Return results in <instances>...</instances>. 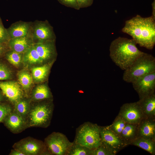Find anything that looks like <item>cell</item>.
Segmentation results:
<instances>
[{"mask_svg":"<svg viewBox=\"0 0 155 155\" xmlns=\"http://www.w3.org/2000/svg\"><path fill=\"white\" fill-rule=\"evenodd\" d=\"M22 99V98L14 103L13 110L26 119L29 111L31 105L27 100Z\"/></svg>","mask_w":155,"mask_h":155,"instance_id":"obj_18","label":"cell"},{"mask_svg":"<svg viewBox=\"0 0 155 155\" xmlns=\"http://www.w3.org/2000/svg\"><path fill=\"white\" fill-rule=\"evenodd\" d=\"M54 107L50 103L42 102L31 105L26 119L27 128L47 127L52 118Z\"/></svg>","mask_w":155,"mask_h":155,"instance_id":"obj_4","label":"cell"},{"mask_svg":"<svg viewBox=\"0 0 155 155\" xmlns=\"http://www.w3.org/2000/svg\"><path fill=\"white\" fill-rule=\"evenodd\" d=\"M34 47L42 61L49 58L52 54V49L49 44L40 42Z\"/></svg>","mask_w":155,"mask_h":155,"instance_id":"obj_21","label":"cell"},{"mask_svg":"<svg viewBox=\"0 0 155 155\" xmlns=\"http://www.w3.org/2000/svg\"><path fill=\"white\" fill-rule=\"evenodd\" d=\"M155 71V58L152 55L144 52L128 68L124 70L123 78L132 83L138 78Z\"/></svg>","mask_w":155,"mask_h":155,"instance_id":"obj_3","label":"cell"},{"mask_svg":"<svg viewBox=\"0 0 155 155\" xmlns=\"http://www.w3.org/2000/svg\"><path fill=\"white\" fill-rule=\"evenodd\" d=\"M10 155H25L24 154L21 152L20 151L14 149L11 150V152L9 154Z\"/></svg>","mask_w":155,"mask_h":155,"instance_id":"obj_34","label":"cell"},{"mask_svg":"<svg viewBox=\"0 0 155 155\" xmlns=\"http://www.w3.org/2000/svg\"><path fill=\"white\" fill-rule=\"evenodd\" d=\"M12 147L25 155H51L44 142L30 137L15 143Z\"/></svg>","mask_w":155,"mask_h":155,"instance_id":"obj_6","label":"cell"},{"mask_svg":"<svg viewBox=\"0 0 155 155\" xmlns=\"http://www.w3.org/2000/svg\"><path fill=\"white\" fill-rule=\"evenodd\" d=\"M28 25L26 23H22L16 24L12 27L9 30V34L13 38L26 36L28 29Z\"/></svg>","mask_w":155,"mask_h":155,"instance_id":"obj_20","label":"cell"},{"mask_svg":"<svg viewBox=\"0 0 155 155\" xmlns=\"http://www.w3.org/2000/svg\"><path fill=\"white\" fill-rule=\"evenodd\" d=\"M116 154L102 142L96 148L92 150L91 155H115Z\"/></svg>","mask_w":155,"mask_h":155,"instance_id":"obj_27","label":"cell"},{"mask_svg":"<svg viewBox=\"0 0 155 155\" xmlns=\"http://www.w3.org/2000/svg\"><path fill=\"white\" fill-rule=\"evenodd\" d=\"M126 123L122 119L117 116L112 123L108 126L111 131L119 137Z\"/></svg>","mask_w":155,"mask_h":155,"instance_id":"obj_24","label":"cell"},{"mask_svg":"<svg viewBox=\"0 0 155 155\" xmlns=\"http://www.w3.org/2000/svg\"><path fill=\"white\" fill-rule=\"evenodd\" d=\"M137 102L144 118H155V93L140 99Z\"/></svg>","mask_w":155,"mask_h":155,"instance_id":"obj_14","label":"cell"},{"mask_svg":"<svg viewBox=\"0 0 155 155\" xmlns=\"http://www.w3.org/2000/svg\"><path fill=\"white\" fill-rule=\"evenodd\" d=\"M10 73L8 69L4 66L0 65V80L8 79Z\"/></svg>","mask_w":155,"mask_h":155,"instance_id":"obj_32","label":"cell"},{"mask_svg":"<svg viewBox=\"0 0 155 155\" xmlns=\"http://www.w3.org/2000/svg\"><path fill=\"white\" fill-rule=\"evenodd\" d=\"M122 32L130 36L137 44L148 50L155 44V18L137 15L125 22Z\"/></svg>","mask_w":155,"mask_h":155,"instance_id":"obj_1","label":"cell"},{"mask_svg":"<svg viewBox=\"0 0 155 155\" xmlns=\"http://www.w3.org/2000/svg\"><path fill=\"white\" fill-rule=\"evenodd\" d=\"M44 142L51 155H66L72 144L65 135L56 132L49 135L45 138Z\"/></svg>","mask_w":155,"mask_h":155,"instance_id":"obj_7","label":"cell"},{"mask_svg":"<svg viewBox=\"0 0 155 155\" xmlns=\"http://www.w3.org/2000/svg\"><path fill=\"white\" fill-rule=\"evenodd\" d=\"M18 79L21 85L25 88H28L30 86L32 82L31 76L28 73L23 72L19 75Z\"/></svg>","mask_w":155,"mask_h":155,"instance_id":"obj_28","label":"cell"},{"mask_svg":"<svg viewBox=\"0 0 155 155\" xmlns=\"http://www.w3.org/2000/svg\"><path fill=\"white\" fill-rule=\"evenodd\" d=\"M2 49L3 48L2 46L0 44V53L2 50Z\"/></svg>","mask_w":155,"mask_h":155,"instance_id":"obj_38","label":"cell"},{"mask_svg":"<svg viewBox=\"0 0 155 155\" xmlns=\"http://www.w3.org/2000/svg\"><path fill=\"white\" fill-rule=\"evenodd\" d=\"M137 44L132 38L118 37L111 43V58L117 66L124 71L144 53L138 49Z\"/></svg>","mask_w":155,"mask_h":155,"instance_id":"obj_2","label":"cell"},{"mask_svg":"<svg viewBox=\"0 0 155 155\" xmlns=\"http://www.w3.org/2000/svg\"><path fill=\"white\" fill-rule=\"evenodd\" d=\"M117 116L126 123L133 124H138L144 118L137 101L123 104Z\"/></svg>","mask_w":155,"mask_h":155,"instance_id":"obj_8","label":"cell"},{"mask_svg":"<svg viewBox=\"0 0 155 155\" xmlns=\"http://www.w3.org/2000/svg\"><path fill=\"white\" fill-rule=\"evenodd\" d=\"M132 84L140 99L155 93V71L138 78Z\"/></svg>","mask_w":155,"mask_h":155,"instance_id":"obj_9","label":"cell"},{"mask_svg":"<svg viewBox=\"0 0 155 155\" xmlns=\"http://www.w3.org/2000/svg\"><path fill=\"white\" fill-rule=\"evenodd\" d=\"M5 32L2 26L0 24V40L3 39L5 36Z\"/></svg>","mask_w":155,"mask_h":155,"instance_id":"obj_35","label":"cell"},{"mask_svg":"<svg viewBox=\"0 0 155 155\" xmlns=\"http://www.w3.org/2000/svg\"><path fill=\"white\" fill-rule=\"evenodd\" d=\"M152 16L154 18H155V5L154 1L152 3Z\"/></svg>","mask_w":155,"mask_h":155,"instance_id":"obj_36","label":"cell"},{"mask_svg":"<svg viewBox=\"0 0 155 155\" xmlns=\"http://www.w3.org/2000/svg\"><path fill=\"white\" fill-rule=\"evenodd\" d=\"M138 124L127 123L120 136L122 141L127 146L138 136Z\"/></svg>","mask_w":155,"mask_h":155,"instance_id":"obj_15","label":"cell"},{"mask_svg":"<svg viewBox=\"0 0 155 155\" xmlns=\"http://www.w3.org/2000/svg\"><path fill=\"white\" fill-rule=\"evenodd\" d=\"M34 33L36 38L42 41L51 39L54 36L51 27L45 23H40L37 25Z\"/></svg>","mask_w":155,"mask_h":155,"instance_id":"obj_16","label":"cell"},{"mask_svg":"<svg viewBox=\"0 0 155 155\" xmlns=\"http://www.w3.org/2000/svg\"><path fill=\"white\" fill-rule=\"evenodd\" d=\"M3 123L13 133H18L27 128L26 119L13 110L5 117Z\"/></svg>","mask_w":155,"mask_h":155,"instance_id":"obj_11","label":"cell"},{"mask_svg":"<svg viewBox=\"0 0 155 155\" xmlns=\"http://www.w3.org/2000/svg\"><path fill=\"white\" fill-rule=\"evenodd\" d=\"M10 45L14 51L22 53L27 49L28 40L25 36L13 38L10 41Z\"/></svg>","mask_w":155,"mask_h":155,"instance_id":"obj_19","label":"cell"},{"mask_svg":"<svg viewBox=\"0 0 155 155\" xmlns=\"http://www.w3.org/2000/svg\"><path fill=\"white\" fill-rule=\"evenodd\" d=\"M24 58L26 61L30 63H35L42 61L34 46L27 50Z\"/></svg>","mask_w":155,"mask_h":155,"instance_id":"obj_25","label":"cell"},{"mask_svg":"<svg viewBox=\"0 0 155 155\" xmlns=\"http://www.w3.org/2000/svg\"><path fill=\"white\" fill-rule=\"evenodd\" d=\"M100 134L102 142L115 154L127 146L111 131L108 125L100 126Z\"/></svg>","mask_w":155,"mask_h":155,"instance_id":"obj_10","label":"cell"},{"mask_svg":"<svg viewBox=\"0 0 155 155\" xmlns=\"http://www.w3.org/2000/svg\"><path fill=\"white\" fill-rule=\"evenodd\" d=\"M130 145L140 148L148 152L152 155L155 154V140L138 137L131 142Z\"/></svg>","mask_w":155,"mask_h":155,"instance_id":"obj_17","label":"cell"},{"mask_svg":"<svg viewBox=\"0 0 155 155\" xmlns=\"http://www.w3.org/2000/svg\"><path fill=\"white\" fill-rule=\"evenodd\" d=\"M7 59L11 63L15 65H17L21 61V55L20 53L14 51L8 54Z\"/></svg>","mask_w":155,"mask_h":155,"instance_id":"obj_30","label":"cell"},{"mask_svg":"<svg viewBox=\"0 0 155 155\" xmlns=\"http://www.w3.org/2000/svg\"><path fill=\"white\" fill-rule=\"evenodd\" d=\"M74 143L93 150L102 143L100 134V126L96 124L87 122L76 129Z\"/></svg>","mask_w":155,"mask_h":155,"instance_id":"obj_5","label":"cell"},{"mask_svg":"<svg viewBox=\"0 0 155 155\" xmlns=\"http://www.w3.org/2000/svg\"><path fill=\"white\" fill-rule=\"evenodd\" d=\"M138 137L155 140V118H144L138 124Z\"/></svg>","mask_w":155,"mask_h":155,"instance_id":"obj_13","label":"cell"},{"mask_svg":"<svg viewBox=\"0 0 155 155\" xmlns=\"http://www.w3.org/2000/svg\"><path fill=\"white\" fill-rule=\"evenodd\" d=\"M62 4L67 6L78 10L80 8L76 0H58Z\"/></svg>","mask_w":155,"mask_h":155,"instance_id":"obj_31","label":"cell"},{"mask_svg":"<svg viewBox=\"0 0 155 155\" xmlns=\"http://www.w3.org/2000/svg\"><path fill=\"white\" fill-rule=\"evenodd\" d=\"M80 8L86 7L92 5L93 0H76Z\"/></svg>","mask_w":155,"mask_h":155,"instance_id":"obj_33","label":"cell"},{"mask_svg":"<svg viewBox=\"0 0 155 155\" xmlns=\"http://www.w3.org/2000/svg\"><path fill=\"white\" fill-rule=\"evenodd\" d=\"M51 97L50 91L44 85L37 86L32 94L33 99L36 101H40L48 99Z\"/></svg>","mask_w":155,"mask_h":155,"instance_id":"obj_22","label":"cell"},{"mask_svg":"<svg viewBox=\"0 0 155 155\" xmlns=\"http://www.w3.org/2000/svg\"><path fill=\"white\" fill-rule=\"evenodd\" d=\"M92 150L81 145L72 142L66 155H91Z\"/></svg>","mask_w":155,"mask_h":155,"instance_id":"obj_23","label":"cell"},{"mask_svg":"<svg viewBox=\"0 0 155 155\" xmlns=\"http://www.w3.org/2000/svg\"><path fill=\"white\" fill-rule=\"evenodd\" d=\"M49 70L47 65L35 67L32 69V73L34 78L37 80H41L46 75Z\"/></svg>","mask_w":155,"mask_h":155,"instance_id":"obj_26","label":"cell"},{"mask_svg":"<svg viewBox=\"0 0 155 155\" xmlns=\"http://www.w3.org/2000/svg\"><path fill=\"white\" fill-rule=\"evenodd\" d=\"M3 100V96L2 94L0 92V102H1V101Z\"/></svg>","mask_w":155,"mask_h":155,"instance_id":"obj_37","label":"cell"},{"mask_svg":"<svg viewBox=\"0 0 155 155\" xmlns=\"http://www.w3.org/2000/svg\"><path fill=\"white\" fill-rule=\"evenodd\" d=\"M0 89L3 95L13 103H14L23 97V91L17 82H1Z\"/></svg>","mask_w":155,"mask_h":155,"instance_id":"obj_12","label":"cell"},{"mask_svg":"<svg viewBox=\"0 0 155 155\" xmlns=\"http://www.w3.org/2000/svg\"><path fill=\"white\" fill-rule=\"evenodd\" d=\"M13 110V107L10 105L0 102V123L3 122L7 116Z\"/></svg>","mask_w":155,"mask_h":155,"instance_id":"obj_29","label":"cell"}]
</instances>
